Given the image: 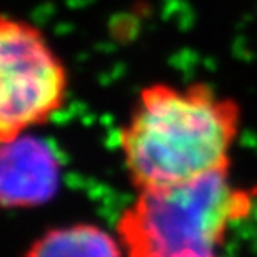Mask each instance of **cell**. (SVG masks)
<instances>
[{
    "instance_id": "cell-1",
    "label": "cell",
    "mask_w": 257,
    "mask_h": 257,
    "mask_svg": "<svg viewBox=\"0 0 257 257\" xmlns=\"http://www.w3.org/2000/svg\"><path fill=\"white\" fill-rule=\"evenodd\" d=\"M240 124L239 102L205 82L146 85L119 131L128 181L147 191L230 171Z\"/></svg>"
},
{
    "instance_id": "cell-2",
    "label": "cell",
    "mask_w": 257,
    "mask_h": 257,
    "mask_svg": "<svg viewBox=\"0 0 257 257\" xmlns=\"http://www.w3.org/2000/svg\"><path fill=\"white\" fill-rule=\"evenodd\" d=\"M255 202L257 186H237L230 171L137 191L119 215L117 237L127 257H220L230 229Z\"/></svg>"
},
{
    "instance_id": "cell-3",
    "label": "cell",
    "mask_w": 257,
    "mask_h": 257,
    "mask_svg": "<svg viewBox=\"0 0 257 257\" xmlns=\"http://www.w3.org/2000/svg\"><path fill=\"white\" fill-rule=\"evenodd\" d=\"M69 72L37 25L0 19V141L10 142L62 110Z\"/></svg>"
},
{
    "instance_id": "cell-4",
    "label": "cell",
    "mask_w": 257,
    "mask_h": 257,
    "mask_svg": "<svg viewBox=\"0 0 257 257\" xmlns=\"http://www.w3.org/2000/svg\"><path fill=\"white\" fill-rule=\"evenodd\" d=\"M2 146L5 207H27L47 200L57 184V162L52 152L25 134Z\"/></svg>"
},
{
    "instance_id": "cell-5",
    "label": "cell",
    "mask_w": 257,
    "mask_h": 257,
    "mask_svg": "<svg viewBox=\"0 0 257 257\" xmlns=\"http://www.w3.org/2000/svg\"><path fill=\"white\" fill-rule=\"evenodd\" d=\"M24 257H127L119 237L90 222L54 227L39 235Z\"/></svg>"
}]
</instances>
